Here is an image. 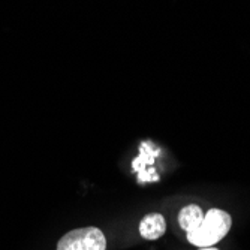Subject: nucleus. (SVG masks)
Masks as SVG:
<instances>
[{"mask_svg":"<svg viewBox=\"0 0 250 250\" xmlns=\"http://www.w3.org/2000/svg\"><path fill=\"white\" fill-rule=\"evenodd\" d=\"M232 226L231 216L219 208H211L204 216L199 228L188 234V241L198 247H210L217 244L229 232Z\"/></svg>","mask_w":250,"mask_h":250,"instance_id":"1","label":"nucleus"},{"mask_svg":"<svg viewBox=\"0 0 250 250\" xmlns=\"http://www.w3.org/2000/svg\"><path fill=\"white\" fill-rule=\"evenodd\" d=\"M57 250H106V238L96 226L78 228L59 240Z\"/></svg>","mask_w":250,"mask_h":250,"instance_id":"2","label":"nucleus"},{"mask_svg":"<svg viewBox=\"0 0 250 250\" xmlns=\"http://www.w3.org/2000/svg\"><path fill=\"white\" fill-rule=\"evenodd\" d=\"M159 153H161V150H159L156 146H153V143H150V141L141 143L140 156L136 157L132 164L133 171L138 174V183L143 185V183H148V181H157L159 180L157 172H150L147 169V167H151L156 162V157Z\"/></svg>","mask_w":250,"mask_h":250,"instance_id":"3","label":"nucleus"},{"mask_svg":"<svg viewBox=\"0 0 250 250\" xmlns=\"http://www.w3.org/2000/svg\"><path fill=\"white\" fill-rule=\"evenodd\" d=\"M167 231L165 217L159 213H150L140 222V234L146 240H157Z\"/></svg>","mask_w":250,"mask_h":250,"instance_id":"4","label":"nucleus"},{"mask_svg":"<svg viewBox=\"0 0 250 250\" xmlns=\"http://www.w3.org/2000/svg\"><path fill=\"white\" fill-rule=\"evenodd\" d=\"M204 220V213L201 210V207L195 206V204H190V206H186L180 210L178 213V223L180 228L185 229L188 234L193 232L196 228H199V225Z\"/></svg>","mask_w":250,"mask_h":250,"instance_id":"5","label":"nucleus"},{"mask_svg":"<svg viewBox=\"0 0 250 250\" xmlns=\"http://www.w3.org/2000/svg\"><path fill=\"white\" fill-rule=\"evenodd\" d=\"M198 250H219L217 247H213V246H210V247H199Z\"/></svg>","mask_w":250,"mask_h":250,"instance_id":"6","label":"nucleus"}]
</instances>
